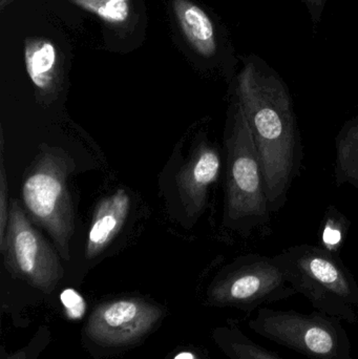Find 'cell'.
Here are the masks:
<instances>
[{
	"mask_svg": "<svg viewBox=\"0 0 358 359\" xmlns=\"http://www.w3.org/2000/svg\"><path fill=\"white\" fill-rule=\"evenodd\" d=\"M227 134V175L224 222L249 233L270 222V207L262 166L241 103L233 105Z\"/></svg>",
	"mask_w": 358,
	"mask_h": 359,
	"instance_id": "obj_3",
	"label": "cell"
},
{
	"mask_svg": "<svg viewBox=\"0 0 358 359\" xmlns=\"http://www.w3.org/2000/svg\"><path fill=\"white\" fill-rule=\"evenodd\" d=\"M287 282L317 311L349 324L358 322V285L340 257L324 247L303 244L273 257Z\"/></svg>",
	"mask_w": 358,
	"mask_h": 359,
	"instance_id": "obj_2",
	"label": "cell"
},
{
	"mask_svg": "<svg viewBox=\"0 0 358 359\" xmlns=\"http://www.w3.org/2000/svg\"><path fill=\"white\" fill-rule=\"evenodd\" d=\"M130 208V198L124 189L99 201L88 231L86 259H95L109 247L125 224Z\"/></svg>",
	"mask_w": 358,
	"mask_h": 359,
	"instance_id": "obj_10",
	"label": "cell"
},
{
	"mask_svg": "<svg viewBox=\"0 0 358 359\" xmlns=\"http://www.w3.org/2000/svg\"><path fill=\"white\" fill-rule=\"evenodd\" d=\"M336 186L349 184L358 189V115L342 126L336 136Z\"/></svg>",
	"mask_w": 358,
	"mask_h": 359,
	"instance_id": "obj_13",
	"label": "cell"
},
{
	"mask_svg": "<svg viewBox=\"0 0 358 359\" xmlns=\"http://www.w3.org/2000/svg\"><path fill=\"white\" fill-rule=\"evenodd\" d=\"M60 301L65 308L67 316L71 320H79L85 313V302L83 297L74 290V289H65L60 294Z\"/></svg>",
	"mask_w": 358,
	"mask_h": 359,
	"instance_id": "obj_18",
	"label": "cell"
},
{
	"mask_svg": "<svg viewBox=\"0 0 358 359\" xmlns=\"http://www.w3.org/2000/svg\"><path fill=\"white\" fill-rule=\"evenodd\" d=\"M220 172L219 151L207 143L200 144L177 177L181 201L189 215H199L203 210L208 190Z\"/></svg>",
	"mask_w": 358,
	"mask_h": 359,
	"instance_id": "obj_9",
	"label": "cell"
},
{
	"mask_svg": "<svg viewBox=\"0 0 358 359\" xmlns=\"http://www.w3.org/2000/svg\"><path fill=\"white\" fill-rule=\"evenodd\" d=\"M71 4L96 15L105 22L122 25L130 14V0H69Z\"/></svg>",
	"mask_w": 358,
	"mask_h": 359,
	"instance_id": "obj_15",
	"label": "cell"
},
{
	"mask_svg": "<svg viewBox=\"0 0 358 359\" xmlns=\"http://www.w3.org/2000/svg\"><path fill=\"white\" fill-rule=\"evenodd\" d=\"M252 331L310 359H354L348 332L342 320L313 311L275 310L261 307L250 320Z\"/></svg>",
	"mask_w": 358,
	"mask_h": 359,
	"instance_id": "obj_5",
	"label": "cell"
},
{
	"mask_svg": "<svg viewBox=\"0 0 358 359\" xmlns=\"http://www.w3.org/2000/svg\"><path fill=\"white\" fill-rule=\"evenodd\" d=\"M0 250L6 263L34 284H52L62 273L54 249L33 227L16 201L10 207L8 229Z\"/></svg>",
	"mask_w": 358,
	"mask_h": 359,
	"instance_id": "obj_7",
	"label": "cell"
},
{
	"mask_svg": "<svg viewBox=\"0 0 358 359\" xmlns=\"http://www.w3.org/2000/svg\"><path fill=\"white\" fill-rule=\"evenodd\" d=\"M306 1L312 6H319L322 2H323V0H306Z\"/></svg>",
	"mask_w": 358,
	"mask_h": 359,
	"instance_id": "obj_20",
	"label": "cell"
},
{
	"mask_svg": "<svg viewBox=\"0 0 358 359\" xmlns=\"http://www.w3.org/2000/svg\"><path fill=\"white\" fill-rule=\"evenodd\" d=\"M25 61L27 75L36 88L43 96H55L59 86V62L54 43L42 38L27 40Z\"/></svg>",
	"mask_w": 358,
	"mask_h": 359,
	"instance_id": "obj_11",
	"label": "cell"
},
{
	"mask_svg": "<svg viewBox=\"0 0 358 359\" xmlns=\"http://www.w3.org/2000/svg\"><path fill=\"white\" fill-rule=\"evenodd\" d=\"M174 11L191 46L202 56H214L216 52V34L208 15L188 0H174Z\"/></svg>",
	"mask_w": 358,
	"mask_h": 359,
	"instance_id": "obj_12",
	"label": "cell"
},
{
	"mask_svg": "<svg viewBox=\"0 0 358 359\" xmlns=\"http://www.w3.org/2000/svg\"><path fill=\"white\" fill-rule=\"evenodd\" d=\"M174 359H195V356L191 352H182V353L178 354Z\"/></svg>",
	"mask_w": 358,
	"mask_h": 359,
	"instance_id": "obj_19",
	"label": "cell"
},
{
	"mask_svg": "<svg viewBox=\"0 0 358 359\" xmlns=\"http://www.w3.org/2000/svg\"><path fill=\"white\" fill-rule=\"evenodd\" d=\"M10 211H8V182L4 168V130H0V248L4 246L8 229Z\"/></svg>",
	"mask_w": 358,
	"mask_h": 359,
	"instance_id": "obj_16",
	"label": "cell"
},
{
	"mask_svg": "<svg viewBox=\"0 0 358 359\" xmlns=\"http://www.w3.org/2000/svg\"><path fill=\"white\" fill-rule=\"evenodd\" d=\"M342 217L343 215L338 212L333 213V215L328 213L327 215L323 231V242L326 246L325 248L328 250L331 251V247L340 246L344 240L343 224L347 223L348 221L340 223Z\"/></svg>",
	"mask_w": 358,
	"mask_h": 359,
	"instance_id": "obj_17",
	"label": "cell"
},
{
	"mask_svg": "<svg viewBox=\"0 0 358 359\" xmlns=\"http://www.w3.org/2000/svg\"><path fill=\"white\" fill-rule=\"evenodd\" d=\"M224 349L233 359H284L246 337L237 328L225 333Z\"/></svg>",
	"mask_w": 358,
	"mask_h": 359,
	"instance_id": "obj_14",
	"label": "cell"
},
{
	"mask_svg": "<svg viewBox=\"0 0 358 359\" xmlns=\"http://www.w3.org/2000/svg\"><path fill=\"white\" fill-rule=\"evenodd\" d=\"M237 99L245 111L258 151L269 207L271 212H279L303 162L302 139L291 94L277 73L249 61L237 77Z\"/></svg>",
	"mask_w": 358,
	"mask_h": 359,
	"instance_id": "obj_1",
	"label": "cell"
},
{
	"mask_svg": "<svg viewBox=\"0 0 358 359\" xmlns=\"http://www.w3.org/2000/svg\"><path fill=\"white\" fill-rule=\"evenodd\" d=\"M73 158L58 147H44L22 183V200L32 219L52 236L60 255L69 257L75 230V209L69 178L75 170Z\"/></svg>",
	"mask_w": 358,
	"mask_h": 359,
	"instance_id": "obj_4",
	"label": "cell"
},
{
	"mask_svg": "<svg viewBox=\"0 0 358 359\" xmlns=\"http://www.w3.org/2000/svg\"><path fill=\"white\" fill-rule=\"evenodd\" d=\"M220 304L252 312L298 294L273 257L249 255L231 264L212 290Z\"/></svg>",
	"mask_w": 358,
	"mask_h": 359,
	"instance_id": "obj_6",
	"label": "cell"
},
{
	"mask_svg": "<svg viewBox=\"0 0 358 359\" xmlns=\"http://www.w3.org/2000/svg\"><path fill=\"white\" fill-rule=\"evenodd\" d=\"M159 314L143 302H113L97 310L88 324V333L100 343L124 345L149 330Z\"/></svg>",
	"mask_w": 358,
	"mask_h": 359,
	"instance_id": "obj_8",
	"label": "cell"
}]
</instances>
